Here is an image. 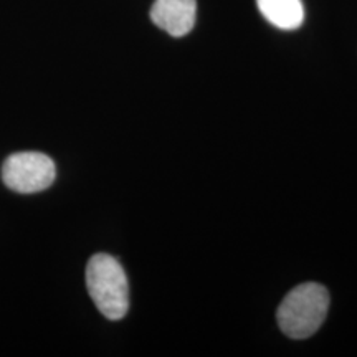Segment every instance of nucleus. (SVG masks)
<instances>
[{
	"instance_id": "nucleus-5",
	"label": "nucleus",
	"mask_w": 357,
	"mask_h": 357,
	"mask_svg": "<svg viewBox=\"0 0 357 357\" xmlns=\"http://www.w3.org/2000/svg\"><path fill=\"white\" fill-rule=\"evenodd\" d=\"M261 15L281 30H294L305 20L301 0H257Z\"/></svg>"
},
{
	"instance_id": "nucleus-2",
	"label": "nucleus",
	"mask_w": 357,
	"mask_h": 357,
	"mask_svg": "<svg viewBox=\"0 0 357 357\" xmlns=\"http://www.w3.org/2000/svg\"><path fill=\"white\" fill-rule=\"evenodd\" d=\"M86 287L98 310L111 321L123 319L129 310V284L121 263L98 253L86 266Z\"/></svg>"
},
{
	"instance_id": "nucleus-1",
	"label": "nucleus",
	"mask_w": 357,
	"mask_h": 357,
	"mask_svg": "<svg viewBox=\"0 0 357 357\" xmlns=\"http://www.w3.org/2000/svg\"><path fill=\"white\" fill-rule=\"evenodd\" d=\"M329 293L319 283H303L291 289L276 312L280 329L291 339L311 337L324 323Z\"/></svg>"
},
{
	"instance_id": "nucleus-4",
	"label": "nucleus",
	"mask_w": 357,
	"mask_h": 357,
	"mask_svg": "<svg viewBox=\"0 0 357 357\" xmlns=\"http://www.w3.org/2000/svg\"><path fill=\"white\" fill-rule=\"evenodd\" d=\"M197 0H155L151 20L172 37H184L194 29Z\"/></svg>"
},
{
	"instance_id": "nucleus-3",
	"label": "nucleus",
	"mask_w": 357,
	"mask_h": 357,
	"mask_svg": "<svg viewBox=\"0 0 357 357\" xmlns=\"http://www.w3.org/2000/svg\"><path fill=\"white\" fill-rule=\"evenodd\" d=\"M55 177V162L43 153H15L3 160V184L19 194H35L48 189Z\"/></svg>"
}]
</instances>
